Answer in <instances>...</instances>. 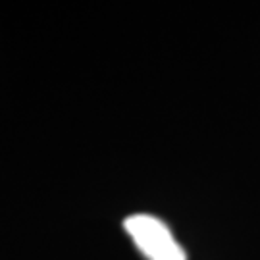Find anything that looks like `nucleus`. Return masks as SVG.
I'll use <instances>...</instances> for the list:
<instances>
[{
	"label": "nucleus",
	"instance_id": "1",
	"mask_svg": "<svg viewBox=\"0 0 260 260\" xmlns=\"http://www.w3.org/2000/svg\"><path fill=\"white\" fill-rule=\"evenodd\" d=\"M131 241L149 260H187L185 251L176 241L166 223L150 214H133L123 220Z\"/></svg>",
	"mask_w": 260,
	"mask_h": 260
}]
</instances>
